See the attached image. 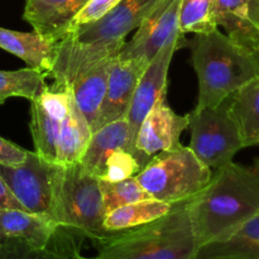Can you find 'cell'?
<instances>
[{
	"instance_id": "6da1fadb",
	"label": "cell",
	"mask_w": 259,
	"mask_h": 259,
	"mask_svg": "<svg viewBox=\"0 0 259 259\" xmlns=\"http://www.w3.org/2000/svg\"><path fill=\"white\" fill-rule=\"evenodd\" d=\"M187 209L199 248L237 232L259 214V158L215 169Z\"/></svg>"
},
{
	"instance_id": "7a4b0ae2",
	"label": "cell",
	"mask_w": 259,
	"mask_h": 259,
	"mask_svg": "<svg viewBox=\"0 0 259 259\" xmlns=\"http://www.w3.org/2000/svg\"><path fill=\"white\" fill-rule=\"evenodd\" d=\"M162 0H121L98 22L65 34L57 42L51 88L68 91L75 78L94 63L115 57L125 45L126 35L138 29Z\"/></svg>"
},
{
	"instance_id": "3957f363",
	"label": "cell",
	"mask_w": 259,
	"mask_h": 259,
	"mask_svg": "<svg viewBox=\"0 0 259 259\" xmlns=\"http://www.w3.org/2000/svg\"><path fill=\"white\" fill-rule=\"evenodd\" d=\"M191 65L199 82L195 109L212 108L259 77V51L233 42L219 28L196 33L190 42Z\"/></svg>"
},
{
	"instance_id": "277c9868",
	"label": "cell",
	"mask_w": 259,
	"mask_h": 259,
	"mask_svg": "<svg viewBox=\"0 0 259 259\" xmlns=\"http://www.w3.org/2000/svg\"><path fill=\"white\" fill-rule=\"evenodd\" d=\"M189 201L175 204L154 222L119 230L95 243L98 253L90 259H195L199 243L187 209Z\"/></svg>"
},
{
	"instance_id": "5b68a950",
	"label": "cell",
	"mask_w": 259,
	"mask_h": 259,
	"mask_svg": "<svg viewBox=\"0 0 259 259\" xmlns=\"http://www.w3.org/2000/svg\"><path fill=\"white\" fill-rule=\"evenodd\" d=\"M105 210L99 177L80 163L58 166L55 179L53 220L95 243L115 232L104 228Z\"/></svg>"
},
{
	"instance_id": "8992f818",
	"label": "cell",
	"mask_w": 259,
	"mask_h": 259,
	"mask_svg": "<svg viewBox=\"0 0 259 259\" xmlns=\"http://www.w3.org/2000/svg\"><path fill=\"white\" fill-rule=\"evenodd\" d=\"M211 176L212 169L205 166L190 147L180 144L152 157L136 179L152 199L175 205L196 196Z\"/></svg>"
},
{
	"instance_id": "52a82bcc",
	"label": "cell",
	"mask_w": 259,
	"mask_h": 259,
	"mask_svg": "<svg viewBox=\"0 0 259 259\" xmlns=\"http://www.w3.org/2000/svg\"><path fill=\"white\" fill-rule=\"evenodd\" d=\"M229 98L217 106L194 109L187 114V126L191 132L190 149L210 169L230 163L235 154L245 148L230 113Z\"/></svg>"
},
{
	"instance_id": "ba28073f",
	"label": "cell",
	"mask_w": 259,
	"mask_h": 259,
	"mask_svg": "<svg viewBox=\"0 0 259 259\" xmlns=\"http://www.w3.org/2000/svg\"><path fill=\"white\" fill-rule=\"evenodd\" d=\"M60 164L29 152L24 163L0 164V176L25 211L53 219L55 179Z\"/></svg>"
},
{
	"instance_id": "9c48e42d",
	"label": "cell",
	"mask_w": 259,
	"mask_h": 259,
	"mask_svg": "<svg viewBox=\"0 0 259 259\" xmlns=\"http://www.w3.org/2000/svg\"><path fill=\"white\" fill-rule=\"evenodd\" d=\"M184 35L180 29L176 30L149 61L139 77L126 115L129 124V147L133 156L136 153V141L142 123L154 105L166 98L169 65L175 52L185 45Z\"/></svg>"
},
{
	"instance_id": "30bf717a",
	"label": "cell",
	"mask_w": 259,
	"mask_h": 259,
	"mask_svg": "<svg viewBox=\"0 0 259 259\" xmlns=\"http://www.w3.org/2000/svg\"><path fill=\"white\" fill-rule=\"evenodd\" d=\"M71 94L46 86L30 100V133L35 153L57 163V142L70 111Z\"/></svg>"
},
{
	"instance_id": "8fae6325",
	"label": "cell",
	"mask_w": 259,
	"mask_h": 259,
	"mask_svg": "<svg viewBox=\"0 0 259 259\" xmlns=\"http://www.w3.org/2000/svg\"><path fill=\"white\" fill-rule=\"evenodd\" d=\"M189 125V116L179 115L167 104L159 100L139 128L134 157L143 168L159 152L169 151L180 144V137Z\"/></svg>"
},
{
	"instance_id": "7c38bea8",
	"label": "cell",
	"mask_w": 259,
	"mask_h": 259,
	"mask_svg": "<svg viewBox=\"0 0 259 259\" xmlns=\"http://www.w3.org/2000/svg\"><path fill=\"white\" fill-rule=\"evenodd\" d=\"M181 0H162L161 4L142 22L137 33L125 42L116 57L121 60H136L148 65L162 46L179 30Z\"/></svg>"
},
{
	"instance_id": "4fadbf2b",
	"label": "cell",
	"mask_w": 259,
	"mask_h": 259,
	"mask_svg": "<svg viewBox=\"0 0 259 259\" xmlns=\"http://www.w3.org/2000/svg\"><path fill=\"white\" fill-rule=\"evenodd\" d=\"M146 66L136 60H121L116 56L113 58L108 89L93 132L110 121L126 118L137 83Z\"/></svg>"
},
{
	"instance_id": "5bb4252c",
	"label": "cell",
	"mask_w": 259,
	"mask_h": 259,
	"mask_svg": "<svg viewBox=\"0 0 259 259\" xmlns=\"http://www.w3.org/2000/svg\"><path fill=\"white\" fill-rule=\"evenodd\" d=\"M214 17L233 42L259 51V0H215Z\"/></svg>"
},
{
	"instance_id": "9a60e30c",
	"label": "cell",
	"mask_w": 259,
	"mask_h": 259,
	"mask_svg": "<svg viewBox=\"0 0 259 259\" xmlns=\"http://www.w3.org/2000/svg\"><path fill=\"white\" fill-rule=\"evenodd\" d=\"M88 0H25L23 19L33 30L58 42Z\"/></svg>"
},
{
	"instance_id": "2e32d148",
	"label": "cell",
	"mask_w": 259,
	"mask_h": 259,
	"mask_svg": "<svg viewBox=\"0 0 259 259\" xmlns=\"http://www.w3.org/2000/svg\"><path fill=\"white\" fill-rule=\"evenodd\" d=\"M0 48L24 61L28 67L50 77L55 65L57 42L37 32H17L0 27Z\"/></svg>"
},
{
	"instance_id": "e0dca14e",
	"label": "cell",
	"mask_w": 259,
	"mask_h": 259,
	"mask_svg": "<svg viewBox=\"0 0 259 259\" xmlns=\"http://www.w3.org/2000/svg\"><path fill=\"white\" fill-rule=\"evenodd\" d=\"M113 58L106 57L94 63L88 70L81 72L68 89L73 103L88 121L91 131L105 98Z\"/></svg>"
},
{
	"instance_id": "ac0fdd59",
	"label": "cell",
	"mask_w": 259,
	"mask_h": 259,
	"mask_svg": "<svg viewBox=\"0 0 259 259\" xmlns=\"http://www.w3.org/2000/svg\"><path fill=\"white\" fill-rule=\"evenodd\" d=\"M58 224L45 215L19 209L0 211V243L19 240L32 248L42 249L50 242Z\"/></svg>"
},
{
	"instance_id": "d6986e66",
	"label": "cell",
	"mask_w": 259,
	"mask_h": 259,
	"mask_svg": "<svg viewBox=\"0 0 259 259\" xmlns=\"http://www.w3.org/2000/svg\"><path fill=\"white\" fill-rule=\"evenodd\" d=\"M129 147V124L125 119L110 121L91 134L85 153L78 163L88 172L100 179L106 161L113 152Z\"/></svg>"
},
{
	"instance_id": "ffe728a7",
	"label": "cell",
	"mask_w": 259,
	"mask_h": 259,
	"mask_svg": "<svg viewBox=\"0 0 259 259\" xmlns=\"http://www.w3.org/2000/svg\"><path fill=\"white\" fill-rule=\"evenodd\" d=\"M195 259H259V214L225 239L200 247Z\"/></svg>"
},
{
	"instance_id": "44dd1931",
	"label": "cell",
	"mask_w": 259,
	"mask_h": 259,
	"mask_svg": "<svg viewBox=\"0 0 259 259\" xmlns=\"http://www.w3.org/2000/svg\"><path fill=\"white\" fill-rule=\"evenodd\" d=\"M229 108L244 147L259 144V77L249 81L229 98Z\"/></svg>"
},
{
	"instance_id": "7402d4cb",
	"label": "cell",
	"mask_w": 259,
	"mask_h": 259,
	"mask_svg": "<svg viewBox=\"0 0 259 259\" xmlns=\"http://www.w3.org/2000/svg\"><path fill=\"white\" fill-rule=\"evenodd\" d=\"M90 125L85 120L71 98L70 111L61 128L57 142V164L68 166L78 163L90 142Z\"/></svg>"
},
{
	"instance_id": "603a6c76",
	"label": "cell",
	"mask_w": 259,
	"mask_h": 259,
	"mask_svg": "<svg viewBox=\"0 0 259 259\" xmlns=\"http://www.w3.org/2000/svg\"><path fill=\"white\" fill-rule=\"evenodd\" d=\"M172 206L174 205L154 199L124 205L105 215L104 228L109 232L133 229L159 219L166 215Z\"/></svg>"
},
{
	"instance_id": "cb8c5ba5",
	"label": "cell",
	"mask_w": 259,
	"mask_h": 259,
	"mask_svg": "<svg viewBox=\"0 0 259 259\" xmlns=\"http://www.w3.org/2000/svg\"><path fill=\"white\" fill-rule=\"evenodd\" d=\"M45 73L33 68L17 71L0 70V105L10 98H24L33 100L46 88Z\"/></svg>"
},
{
	"instance_id": "d4e9b609",
	"label": "cell",
	"mask_w": 259,
	"mask_h": 259,
	"mask_svg": "<svg viewBox=\"0 0 259 259\" xmlns=\"http://www.w3.org/2000/svg\"><path fill=\"white\" fill-rule=\"evenodd\" d=\"M215 0H181L179 29L186 33H206L217 29L214 17Z\"/></svg>"
},
{
	"instance_id": "484cf974",
	"label": "cell",
	"mask_w": 259,
	"mask_h": 259,
	"mask_svg": "<svg viewBox=\"0 0 259 259\" xmlns=\"http://www.w3.org/2000/svg\"><path fill=\"white\" fill-rule=\"evenodd\" d=\"M99 184H100L101 195H103L105 215L124 205L152 199L143 189V186L139 184L136 176L115 182L99 180Z\"/></svg>"
},
{
	"instance_id": "4316f807",
	"label": "cell",
	"mask_w": 259,
	"mask_h": 259,
	"mask_svg": "<svg viewBox=\"0 0 259 259\" xmlns=\"http://www.w3.org/2000/svg\"><path fill=\"white\" fill-rule=\"evenodd\" d=\"M86 238L68 228L58 225L48 242L53 259H90L81 253Z\"/></svg>"
},
{
	"instance_id": "83f0119b",
	"label": "cell",
	"mask_w": 259,
	"mask_h": 259,
	"mask_svg": "<svg viewBox=\"0 0 259 259\" xmlns=\"http://www.w3.org/2000/svg\"><path fill=\"white\" fill-rule=\"evenodd\" d=\"M142 169L136 157L126 149H118L113 152L106 161L104 172L99 180L104 181H121L138 174Z\"/></svg>"
},
{
	"instance_id": "f1b7e54d",
	"label": "cell",
	"mask_w": 259,
	"mask_h": 259,
	"mask_svg": "<svg viewBox=\"0 0 259 259\" xmlns=\"http://www.w3.org/2000/svg\"><path fill=\"white\" fill-rule=\"evenodd\" d=\"M120 2L121 0H88L72 18L65 34L98 22L109 12H111Z\"/></svg>"
},
{
	"instance_id": "f546056e",
	"label": "cell",
	"mask_w": 259,
	"mask_h": 259,
	"mask_svg": "<svg viewBox=\"0 0 259 259\" xmlns=\"http://www.w3.org/2000/svg\"><path fill=\"white\" fill-rule=\"evenodd\" d=\"M0 259H53L48 244L42 249H35L19 240L0 243Z\"/></svg>"
},
{
	"instance_id": "4dcf8cb0",
	"label": "cell",
	"mask_w": 259,
	"mask_h": 259,
	"mask_svg": "<svg viewBox=\"0 0 259 259\" xmlns=\"http://www.w3.org/2000/svg\"><path fill=\"white\" fill-rule=\"evenodd\" d=\"M29 151L17 146L13 142L0 137V164L4 166H18L24 163Z\"/></svg>"
},
{
	"instance_id": "1f68e13d",
	"label": "cell",
	"mask_w": 259,
	"mask_h": 259,
	"mask_svg": "<svg viewBox=\"0 0 259 259\" xmlns=\"http://www.w3.org/2000/svg\"><path fill=\"white\" fill-rule=\"evenodd\" d=\"M7 209L24 210L22 205L17 201V199L13 196V194L10 192V190L8 189L5 182L3 181L2 176H0V211Z\"/></svg>"
}]
</instances>
